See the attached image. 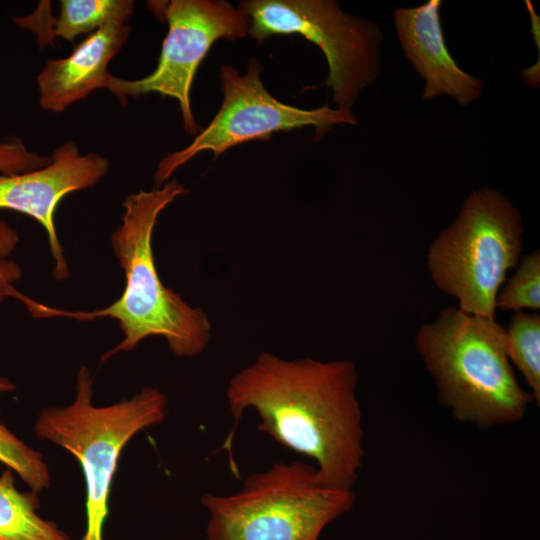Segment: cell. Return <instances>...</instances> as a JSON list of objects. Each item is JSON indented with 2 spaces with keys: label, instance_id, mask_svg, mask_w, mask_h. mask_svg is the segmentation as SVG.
<instances>
[{
  "label": "cell",
  "instance_id": "obj_1",
  "mask_svg": "<svg viewBox=\"0 0 540 540\" xmlns=\"http://www.w3.org/2000/svg\"><path fill=\"white\" fill-rule=\"evenodd\" d=\"M358 374L350 360L283 359L263 351L233 375L226 398L234 418L223 449L239 476L232 442L247 409L258 431L284 447L312 458L322 483L353 490L365 450L362 411L356 396Z\"/></svg>",
  "mask_w": 540,
  "mask_h": 540
},
{
  "label": "cell",
  "instance_id": "obj_2",
  "mask_svg": "<svg viewBox=\"0 0 540 540\" xmlns=\"http://www.w3.org/2000/svg\"><path fill=\"white\" fill-rule=\"evenodd\" d=\"M187 189L177 180L161 187L129 195L123 202L122 222L112 235L114 254L125 273L122 295L111 305L92 312H72L37 304L32 314L38 317L67 316L77 320L108 317L118 322L123 339L102 356V361L120 351L133 350L151 336L166 339L177 357H194L206 348L211 323L200 308L188 305L166 287L158 274L152 234L160 213Z\"/></svg>",
  "mask_w": 540,
  "mask_h": 540
},
{
  "label": "cell",
  "instance_id": "obj_3",
  "mask_svg": "<svg viewBox=\"0 0 540 540\" xmlns=\"http://www.w3.org/2000/svg\"><path fill=\"white\" fill-rule=\"evenodd\" d=\"M415 347L438 401L461 423L482 429L514 424L534 401L516 378L506 330L496 319L446 307L420 327Z\"/></svg>",
  "mask_w": 540,
  "mask_h": 540
},
{
  "label": "cell",
  "instance_id": "obj_4",
  "mask_svg": "<svg viewBox=\"0 0 540 540\" xmlns=\"http://www.w3.org/2000/svg\"><path fill=\"white\" fill-rule=\"evenodd\" d=\"M353 490L324 485L315 466L276 462L233 494L202 495L206 540H319L355 504Z\"/></svg>",
  "mask_w": 540,
  "mask_h": 540
},
{
  "label": "cell",
  "instance_id": "obj_5",
  "mask_svg": "<svg viewBox=\"0 0 540 540\" xmlns=\"http://www.w3.org/2000/svg\"><path fill=\"white\" fill-rule=\"evenodd\" d=\"M167 412L168 397L152 387L115 404L95 406L93 378L82 366L77 373L73 402L39 413L35 435L69 451L84 475L86 527L81 540H103L120 454L138 432L161 423Z\"/></svg>",
  "mask_w": 540,
  "mask_h": 540
},
{
  "label": "cell",
  "instance_id": "obj_6",
  "mask_svg": "<svg viewBox=\"0 0 540 540\" xmlns=\"http://www.w3.org/2000/svg\"><path fill=\"white\" fill-rule=\"evenodd\" d=\"M522 249L517 208L500 191L480 187L431 243L427 266L435 285L456 298L460 310L495 319L497 294Z\"/></svg>",
  "mask_w": 540,
  "mask_h": 540
},
{
  "label": "cell",
  "instance_id": "obj_7",
  "mask_svg": "<svg viewBox=\"0 0 540 540\" xmlns=\"http://www.w3.org/2000/svg\"><path fill=\"white\" fill-rule=\"evenodd\" d=\"M248 34L263 43L275 35H300L320 48L328 64L326 86L339 109L352 111L360 92L380 70L383 34L373 21L347 14L332 0H249L239 5Z\"/></svg>",
  "mask_w": 540,
  "mask_h": 540
},
{
  "label": "cell",
  "instance_id": "obj_8",
  "mask_svg": "<svg viewBox=\"0 0 540 540\" xmlns=\"http://www.w3.org/2000/svg\"><path fill=\"white\" fill-rule=\"evenodd\" d=\"M259 60L252 58L241 75L234 67L220 68L223 102L209 125L190 145L161 159L154 174L161 187L173 172L202 151H211L214 159L226 150L250 141H267L274 133L314 126L315 139L323 137L336 124H356L352 111L325 105L301 109L280 102L265 88Z\"/></svg>",
  "mask_w": 540,
  "mask_h": 540
},
{
  "label": "cell",
  "instance_id": "obj_9",
  "mask_svg": "<svg viewBox=\"0 0 540 540\" xmlns=\"http://www.w3.org/2000/svg\"><path fill=\"white\" fill-rule=\"evenodd\" d=\"M153 11L168 23L157 67L149 75L126 80L111 75L106 88L122 103L129 96L158 93L179 102L183 127L197 135L198 126L191 108L190 92L196 72L219 39L235 41L248 34L249 18L225 1L172 0L156 2Z\"/></svg>",
  "mask_w": 540,
  "mask_h": 540
},
{
  "label": "cell",
  "instance_id": "obj_10",
  "mask_svg": "<svg viewBox=\"0 0 540 540\" xmlns=\"http://www.w3.org/2000/svg\"><path fill=\"white\" fill-rule=\"evenodd\" d=\"M109 162L95 153L81 155L73 141H66L40 169L0 176V209L26 214L46 230L57 280L68 277L69 269L56 232L54 214L59 202L69 193L97 184L107 173Z\"/></svg>",
  "mask_w": 540,
  "mask_h": 540
},
{
  "label": "cell",
  "instance_id": "obj_11",
  "mask_svg": "<svg viewBox=\"0 0 540 540\" xmlns=\"http://www.w3.org/2000/svg\"><path fill=\"white\" fill-rule=\"evenodd\" d=\"M441 0L413 8L397 7L393 21L405 57L425 81L422 99L446 95L466 107L481 94V79L459 67L445 42Z\"/></svg>",
  "mask_w": 540,
  "mask_h": 540
},
{
  "label": "cell",
  "instance_id": "obj_12",
  "mask_svg": "<svg viewBox=\"0 0 540 540\" xmlns=\"http://www.w3.org/2000/svg\"><path fill=\"white\" fill-rule=\"evenodd\" d=\"M130 33L123 23L108 24L89 35L66 58L49 59L37 76L43 110L62 112L98 88H106L108 64Z\"/></svg>",
  "mask_w": 540,
  "mask_h": 540
},
{
  "label": "cell",
  "instance_id": "obj_13",
  "mask_svg": "<svg viewBox=\"0 0 540 540\" xmlns=\"http://www.w3.org/2000/svg\"><path fill=\"white\" fill-rule=\"evenodd\" d=\"M39 505L37 493L19 491L14 472L6 467L0 475V540H72L53 521L39 516Z\"/></svg>",
  "mask_w": 540,
  "mask_h": 540
},
{
  "label": "cell",
  "instance_id": "obj_14",
  "mask_svg": "<svg viewBox=\"0 0 540 540\" xmlns=\"http://www.w3.org/2000/svg\"><path fill=\"white\" fill-rule=\"evenodd\" d=\"M133 10L130 0H61L52 35L72 41L111 23L126 24Z\"/></svg>",
  "mask_w": 540,
  "mask_h": 540
},
{
  "label": "cell",
  "instance_id": "obj_15",
  "mask_svg": "<svg viewBox=\"0 0 540 540\" xmlns=\"http://www.w3.org/2000/svg\"><path fill=\"white\" fill-rule=\"evenodd\" d=\"M506 330V350L537 406L540 404V315L517 311Z\"/></svg>",
  "mask_w": 540,
  "mask_h": 540
},
{
  "label": "cell",
  "instance_id": "obj_16",
  "mask_svg": "<svg viewBox=\"0 0 540 540\" xmlns=\"http://www.w3.org/2000/svg\"><path fill=\"white\" fill-rule=\"evenodd\" d=\"M514 274L498 292L496 309L523 311L540 309V252L523 255Z\"/></svg>",
  "mask_w": 540,
  "mask_h": 540
},
{
  "label": "cell",
  "instance_id": "obj_17",
  "mask_svg": "<svg viewBox=\"0 0 540 540\" xmlns=\"http://www.w3.org/2000/svg\"><path fill=\"white\" fill-rule=\"evenodd\" d=\"M0 463L16 472L36 493L50 485L49 469L43 455L16 437L1 422Z\"/></svg>",
  "mask_w": 540,
  "mask_h": 540
},
{
  "label": "cell",
  "instance_id": "obj_18",
  "mask_svg": "<svg viewBox=\"0 0 540 540\" xmlns=\"http://www.w3.org/2000/svg\"><path fill=\"white\" fill-rule=\"evenodd\" d=\"M51 157L29 151L19 138L0 140V172L11 176L47 166Z\"/></svg>",
  "mask_w": 540,
  "mask_h": 540
},
{
  "label": "cell",
  "instance_id": "obj_19",
  "mask_svg": "<svg viewBox=\"0 0 540 540\" xmlns=\"http://www.w3.org/2000/svg\"><path fill=\"white\" fill-rule=\"evenodd\" d=\"M22 276L19 264L11 260H0V302L5 298L14 297L20 300L23 295L13 286Z\"/></svg>",
  "mask_w": 540,
  "mask_h": 540
},
{
  "label": "cell",
  "instance_id": "obj_20",
  "mask_svg": "<svg viewBox=\"0 0 540 540\" xmlns=\"http://www.w3.org/2000/svg\"><path fill=\"white\" fill-rule=\"evenodd\" d=\"M18 240V233L6 221L0 219V260L6 259L11 254Z\"/></svg>",
  "mask_w": 540,
  "mask_h": 540
},
{
  "label": "cell",
  "instance_id": "obj_21",
  "mask_svg": "<svg viewBox=\"0 0 540 540\" xmlns=\"http://www.w3.org/2000/svg\"><path fill=\"white\" fill-rule=\"evenodd\" d=\"M15 389L14 384L7 378L0 376V392H11Z\"/></svg>",
  "mask_w": 540,
  "mask_h": 540
}]
</instances>
